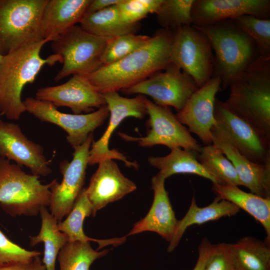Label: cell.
Instances as JSON below:
<instances>
[{
	"mask_svg": "<svg viewBox=\"0 0 270 270\" xmlns=\"http://www.w3.org/2000/svg\"><path fill=\"white\" fill-rule=\"evenodd\" d=\"M23 102L26 111L41 122L53 124L64 130L68 143L74 148L83 144L110 115L106 105L88 114H76L62 112L52 103L35 98H27Z\"/></svg>",
	"mask_w": 270,
	"mask_h": 270,
	"instance_id": "4fadbf2b",
	"label": "cell"
},
{
	"mask_svg": "<svg viewBox=\"0 0 270 270\" xmlns=\"http://www.w3.org/2000/svg\"><path fill=\"white\" fill-rule=\"evenodd\" d=\"M243 15L270 18V0H194L192 24L205 26Z\"/></svg>",
	"mask_w": 270,
	"mask_h": 270,
	"instance_id": "ac0fdd59",
	"label": "cell"
},
{
	"mask_svg": "<svg viewBox=\"0 0 270 270\" xmlns=\"http://www.w3.org/2000/svg\"><path fill=\"white\" fill-rule=\"evenodd\" d=\"M110 38L94 36L75 25L51 42L54 54L61 57L63 64L54 81L72 74L86 76L100 68Z\"/></svg>",
	"mask_w": 270,
	"mask_h": 270,
	"instance_id": "52a82bcc",
	"label": "cell"
},
{
	"mask_svg": "<svg viewBox=\"0 0 270 270\" xmlns=\"http://www.w3.org/2000/svg\"><path fill=\"white\" fill-rule=\"evenodd\" d=\"M91 0H48L41 22L42 40L51 42L67 32L84 16Z\"/></svg>",
	"mask_w": 270,
	"mask_h": 270,
	"instance_id": "7402d4cb",
	"label": "cell"
},
{
	"mask_svg": "<svg viewBox=\"0 0 270 270\" xmlns=\"http://www.w3.org/2000/svg\"><path fill=\"white\" fill-rule=\"evenodd\" d=\"M93 138L92 132L83 144L74 148L73 157L70 162L64 160L60 162V171L62 175V182L59 183L56 179L52 181L48 206L51 214L58 222H62L70 212L83 189Z\"/></svg>",
	"mask_w": 270,
	"mask_h": 270,
	"instance_id": "7c38bea8",
	"label": "cell"
},
{
	"mask_svg": "<svg viewBox=\"0 0 270 270\" xmlns=\"http://www.w3.org/2000/svg\"><path fill=\"white\" fill-rule=\"evenodd\" d=\"M29 264L10 263L0 264V270H28Z\"/></svg>",
	"mask_w": 270,
	"mask_h": 270,
	"instance_id": "ab89813d",
	"label": "cell"
},
{
	"mask_svg": "<svg viewBox=\"0 0 270 270\" xmlns=\"http://www.w3.org/2000/svg\"><path fill=\"white\" fill-rule=\"evenodd\" d=\"M40 252L25 250L9 240L0 230V264L10 263L30 264Z\"/></svg>",
	"mask_w": 270,
	"mask_h": 270,
	"instance_id": "d590c367",
	"label": "cell"
},
{
	"mask_svg": "<svg viewBox=\"0 0 270 270\" xmlns=\"http://www.w3.org/2000/svg\"><path fill=\"white\" fill-rule=\"evenodd\" d=\"M230 20L238 29L252 40L257 47L260 57L270 58V18L243 15Z\"/></svg>",
	"mask_w": 270,
	"mask_h": 270,
	"instance_id": "d6a6232c",
	"label": "cell"
},
{
	"mask_svg": "<svg viewBox=\"0 0 270 270\" xmlns=\"http://www.w3.org/2000/svg\"><path fill=\"white\" fill-rule=\"evenodd\" d=\"M171 61L190 76L198 88L213 77L214 56L210 42L192 24L174 32Z\"/></svg>",
	"mask_w": 270,
	"mask_h": 270,
	"instance_id": "ba28073f",
	"label": "cell"
},
{
	"mask_svg": "<svg viewBox=\"0 0 270 270\" xmlns=\"http://www.w3.org/2000/svg\"><path fill=\"white\" fill-rule=\"evenodd\" d=\"M204 270H240L234 258L230 244L222 242L214 244Z\"/></svg>",
	"mask_w": 270,
	"mask_h": 270,
	"instance_id": "8d00e7d4",
	"label": "cell"
},
{
	"mask_svg": "<svg viewBox=\"0 0 270 270\" xmlns=\"http://www.w3.org/2000/svg\"><path fill=\"white\" fill-rule=\"evenodd\" d=\"M163 70L121 92L126 94L147 95L158 106H172L180 111L198 88L190 76L172 62Z\"/></svg>",
	"mask_w": 270,
	"mask_h": 270,
	"instance_id": "8fae6325",
	"label": "cell"
},
{
	"mask_svg": "<svg viewBox=\"0 0 270 270\" xmlns=\"http://www.w3.org/2000/svg\"><path fill=\"white\" fill-rule=\"evenodd\" d=\"M79 23L86 32L106 38L136 34L140 27V23L127 24L122 22L117 4L100 11L84 14Z\"/></svg>",
	"mask_w": 270,
	"mask_h": 270,
	"instance_id": "4316f807",
	"label": "cell"
},
{
	"mask_svg": "<svg viewBox=\"0 0 270 270\" xmlns=\"http://www.w3.org/2000/svg\"><path fill=\"white\" fill-rule=\"evenodd\" d=\"M35 98L49 102L56 108H69L76 114H88L94 108L106 105L102 94L92 86L86 76L79 74H74L63 84L38 89Z\"/></svg>",
	"mask_w": 270,
	"mask_h": 270,
	"instance_id": "e0dca14e",
	"label": "cell"
},
{
	"mask_svg": "<svg viewBox=\"0 0 270 270\" xmlns=\"http://www.w3.org/2000/svg\"><path fill=\"white\" fill-rule=\"evenodd\" d=\"M0 157L25 166L32 174L46 176L52 170L40 144L28 139L19 125L0 120Z\"/></svg>",
	"mask_w": 270,
	"mask_h": 270,
	"instance_id": "9a60e30c",
	"label": "cell"
},
{
	"mask_svg": "<svg viewBox=\"0 0 270 270\" xmlns=\"http://www.w3.org/2000/svg\"><path fill=\"white\" fill-rule=\"evenodd\" d=\"M196 158L216 184L241 186L232 162L212 144L202 147Z\"/></svg>",
	"mask_w": 270,
	"mask_h": 270,
	"instance_id": "f546056e",
	"label": "cell"
},
{
	"mask_svg": "<svg viewBox=\"0 0 270 270\" xmlns=\"http://www.w3.org/2000/svg\"><path fill=\"white\" fill-rule=\"evenodd\" d=\"M42 224L39 234L30 236V244L44 243L42 263L46 270H56V262L60 250L68 242V236L58 230V222L46 206L40 212Z\"/></svg>",
	"mask_w": 270,
	"mask_h": 270,
	"instance_id": "83f0119b",
	"label": "cell"
},
{
	"mask_svg": "<svg viewBox=\"0 0 270 270\" xmlns=\"http://www.w3.org/2000/svg\"><path fill=\"white\" fill-rule=\"evenodd\" d=\"M145 104L148 115L146 122V134L134 137L120 132L118 136L126 142H135L142 147L161 144L170 150L180 148L199 152L201 146L182 124L170 107L160 106L146 98Z\"/></svg>",
	"mask_w": 270,
	"mask_h": 270,
	"instance_id": "30bf717a",
	"label": "cell"
},
{
	"mask_svg": "<svg viewBox=\"0 0 270 270\" xmlns=\"http://www.w3.org/2000/svg\"><path fill=\"white\" fill-rule=\"evenodd\" d=\"M98 164L86 188L88 198L93 206V216L98 210L136 188V184L122 173L113 160L106 159Z\"/></svg>",
	"mask_w": 270,
	"mask_h": 270,
	"instance_id": "d6986e66",
	"label": "cell"
},
{
	"mask_svg": "<svg viewBox=\"0 0 270 270\" xmlns=\"http://www.w3.org/2000/svg\"><path fill=\"white\" fill-rule=\"evenodd\" d=\"M121 0H91L85 14L102 10L119 3Z\"/></svg>",
	"mask_w": 270,
	"mask_h": 270,
	"instance_id": "f35d334b",
	"label": "cell"
},
{
	"mask_svg": "<svg viewBox=\"0 0 270 270\" xmlns=\"http://www.w3.org/2000/svg\"><path fill=\"white\" fill-rule=\"evenodd\" d=\"M28 270H46V268L40 258L36 256L30 264Z\"/></svg>",
	"mask_w": 270,
	"mask_h": 270,
	"instance_id": "60d3db41",
	"label": "cell"
},
{
	"mask_svg": "<svg viewBox=\"0 0 270 270\" xmlns=\"http://www.w3.org/2000/svg\"><path fill=\"white\" fill-rule=\"evenodd\" d=\"M214 248V244L207 238H204L202 240L198 249V258L193 270H204L206 264Z\"/></svg>",
	"mask_w": 270,
	"mask_h": 270,
	"instance_id": "74e56055",
	"label": "cell"
},
{
	"mask_svg": "<svg viewBox=\"0 0 270 270\" xmlns=\"http://www.w3.org/2000/svg\"><path fill=\"white\" fill-rule=\"evenodd\" d=\"M228 87L225 103L270 140V58L259 57Z\"/></svg>",
	"mask_w": 270,
	"mask_h": 270,
	"instance_id": "3957f363",
	"label": "cell"
},
{
	"mask_svg": "<svg viewBox=\"0 0 270 270\" xmlns=\"http://www.w3.org/2000/svg\"><path fill=\"white\" fill-rule=\"evenodd\" d=\"M166 178L158 172L152 179L154 200L146 216L136 222L126 236H132L144 232L158 233L168 242L174 235L178 220L172 210L168 192L164 186Z\"/></svg>",
	"mask_w": 270,
	"mask_h": 270,
	"instance_id": "ffe728a7",
	"label": "cell"
},
{
	"mask_svg": "<svg viewBox=\"0 0 270 270\" xmlns=\"http://www.w3.org/2000/svg\"><path fill=\"white\" fill-rule=\"evenodd\" d=\"M151 36L128 34L111 38L108 41L103 52L102 66L118 62L145 45Z\"/></svg>",
	"mask_w": 270,
	"mask_h": 270,
	"instance_id": "836d02e7",
	"label": "cell"
},
{
	"mask_svg": "<svg viewBox=\"0 0 270 270\" xmlns=\"http://www.w3.org/2000/svg\"><path fill=\"white\" fill-rule=\"evenodd\" d=\"M212 190L216 196L244 210L260 222L266 234V240L270 243V198L246 192L234 185L213 184Z\"/></svg>",
	"mask_w": 270,
	"mask_h": 270,
	"instance_id": "cb8c5ba5",
	"label": "cell"
},
{
	"mask_svg": "<svg viewBox=\"0 0 270 270\" xmlns=\"http://www.w3.org/2000/svg\"><path fill=\"white\" fill-rule=\"evenodd\" d=\"M3 56L0 54V62H1L2 58Z\"/></svg>",
	"mask_w": 270,
	"mask_h": 270,
	"instance_id": "b9f144b4",
	"label": "cell"
},
{
	"mask_svg": "<svg viewBox=\"0 0 270 270\" xmlns=\"http://www.w3.org/2000/svg\"><path fill=\"white\" fill-rule=\"evenodd\" d=\"M40 176L28 174L0 157V206L12 216H36L48 206L52 182L42 184Z\"/></svg>",
	"mask_w": 270,
	"mask_h": 270,
	"instance_id": "5b68a950",
	"label": "cell"
},
{
	"mask_svg": "<svg viewBox=\"0 0 270 270\" xmlns=\"http://www.w3.org/2000/svg\"><path fill=\"white\" fill-rule=\"evenodd\" d=\"M164 156H150L148 163L159 170L166 178L178 174H188L204 178L216 184L215 179L203 168L197 159L198 152L178 148L170 150Z\"/></svg>",
	"mask_w": 270,
	"mask_h": 270,
	"instance_id": "484cf974",
	"label": "cell"
},
{
	"mask_svg": "<svg viewBox=\"0 0 270 270\" xmlns=\"http://www.w3.org/2000/svg\"><path fill=\"white\" fill-rule=\"evenodd\" d=\"M163 0H121L117 4L120 18L127 24L139 23L148 14L158 12Z\"/></svg>",
	"mask_w": 270,
	"mask_h": 270,
	"instance_id": "e575fe53",
	"label": "cell"
},
{
	"mask_svg": "<svg viewBox=\"0 0 270 270\" xmlns=\"http://www.w3.org/2000/svg\"><path fill=\"white\" fill-rule=\"evenodd\" d=\"M240 208L232 203L216 196L208 206L199 207L194 195L186 214L178 220L176 229L168 248V252H172L178 245L186 230L194 224H201L218 220L227 216L235 215Z\"/></svg>",
	"mask_w": 270,
	"mask_h": 270,
	"instance_id": "603a6c76",
	"label": "cell"
},
{
	"mask_svg": "<svg viewBox=\"0 0 270 270\" xmlns=\"http://www.w3.org/2000/svg\"><path fill=\"white\" fill-rule=\"evenodd\" d=\"M214 116L216 124L211 130L222 136L250 161L270 163V140L218 98Z\"/></svg>",
	"mask_w": 270,
	"mask_h": 270,
	"instance_id": "9c48e42d",
	"label": "cell"
},
{
	"mask_svg": "<svg viewBox=\"0 0 270 270\" xmlns=\"http://www.w3.org/2000/svg\"><path fill=\"white\" fill-rule=\"evenodd\" d=\"M108 250H94L89 242H68L57 257L60 270H89L93 262L106 255Z\"/></svg>",
	"mask_w": 270,
	"mask_h": 270,
	"instance_id": "4dcf8cb0",
	"label": "cell"
},
{
	"mask_svg": "<svg viewBox=\"0 0 270 270\" xmlns=\"http://www.w3.org/2000/svg\"><path fill=\"white\" fill-rule=\"evenodd\" d=\"M90 215L94 216L93 206L88 198L86 188H83L66 218L58 222V229L68 236V242L93 241L98 242V246L96 250L108 245L117 246L126 241V236L108 240H97L86 236L83 230V223L85 218Z\"/></svg>",
	"mask_w": 270,
	"mask_h": 270,
	"instance_id": "d4e9b609",
	"label": "cell"
},
{
	"mask_svg": "<svg viewBox=\"0 0 270 270\" xmlns=\"http://www.w3.org/2000/svg\"><path fill=\"white\" fill-rule=\"evenodd\" d=\"M222 90L221 81L212 77L195 91L176 116L206 144L212 143L211 130L216 124L214 104L217 93Z\"/></svg>",
	"mask_w": 270,
	"mask_h": 270,
	"instance_id": "2e32d148",
	"label": "cell"
},
{
	"mask_svg": "<svg viewBox=\"0 0 270 270\" xmlns=\"http://www.w3.org/2000/svg\"><path fill=\"white\" fill-rule=\"evenodd\" d=\"M195 26L210 40L214 56L213 77L220 80L222 90L228 87L238 75L260 57L252 40L230 20L208 26Z\"/></svg>",
	"mask_w": 270,
	"mask_h": 270,
	"instance_id": "277c9868",
	"label": "cell"
},
{
	"mask_svg": "<svg viewBox=\"0 0 270 270\" xmlns=\"http://www.w3.org/2000/svg\"><path fill=\"white\" fill-rule=\"evenodd\" d=\"M212 144L218 148L232 162L241 186L248 188L250 192L270 198V163L253 162L218 133L211 130Z\"/></svg>",
	"mask_w": 270,
	"mask_h": 270,
	"instance_id": "44dd1931",
	"label": "cell"
},
{
	"mask_svg": "<svg viewBox=\"0 0 270 270\" xmlns=\"http://www.w3.org/2000/svg\"><path fill=\"white\" fill-rule=\"evenodd\" d=\"M194 2V0H163L156 13L162 28L174 32L182 26L192 24Z\"/></svg>",
	"mask_w": 270,
	"mask_h": 270,
	"instance_id": "1f68e13d",
	"label": "cell"
},
{
	"mask_svg": "<svg viewBox=\"0 0 270 270\" xmlns=\"http://www.w3.org/2000/svg\"><path fill=\"white\" fill-rule=\"evenodd\" d=\"M110 113L108 128L100 139L92 142L89 152L88 165L98 164L106 159L122 161L128 167L136 169L137 163L128 160L122 153L116 150H110L108 144L114 130L126 118L132 116L143 118L147 111L145 104L146 97L138 94L133 98L120 96L118 92H109L102 94Z\"/></svg>",
	"mask_w": 270,
	"mask_h": 270,
	"instance_id": "5bb4252c",
	"label": "cell"
},
{
	"mask_svg": "<svg viewBox=\"0 0 270 270\" xmlns=\"http://www.w3.org/2000/svg\"><path fill=\"white\" fill-rule=\"evenodd\" d=\"M47 38L29 44L3 56L0 62V114L11 120H17L26 112L22 100L24 87L32 83L46 64L52 66L62 62L61 57L53 54L46 58L40 56Z\"/></svg>",
	"mask_w": 270,
	"mask_h": 270,
	"instance_id": "7a4b0ae2",
	"label": "cell"
},
{
	"mask_svg": "<svg viewBox=\"0 0 270 270\" xmlns=\"http://www.w3.org/2000/svg\"><path fill=\"white\" fill-rule=\"evenodd\" d=\"M48 0H0V54L43 40L42 12Z\"/></svg>",
	"mask_w": 270,
	"mask_h": 270,
	"instance_id": "8992f818",
	"label": "cell"
},
{
	"mask_svg": "<svg viewBox=\"0 0 270 270\" xmlns=\"http://www.w3.org/2000/svg\"><path fill=\"white\" fill-rule=\"evenodd\" d=\"M230 247L240 270H270V243L244 236Z\"/></svg>",
	"mask_w": 270,
	"mask_h": 270,
	"instance_id": "f1b7e54d",
	"label": "cell"
},
{
	"mask_svg": "<svg viewBox=\"0 0 270 270\" xmlns=\"http://www.w3.org/2000/svg\"><path fill=\"white\" fill-rule=\"evenodd\" d=\"M173 36L174 32L168 29L158 30L142 47L86 76L101 94L130 88L172 62Z\"/></svg>",
	"mask_w": 270,
	"mask_h": 270,
	"instance_id": "6da1fadb",
	"label": "cell"
}]
</instances>
